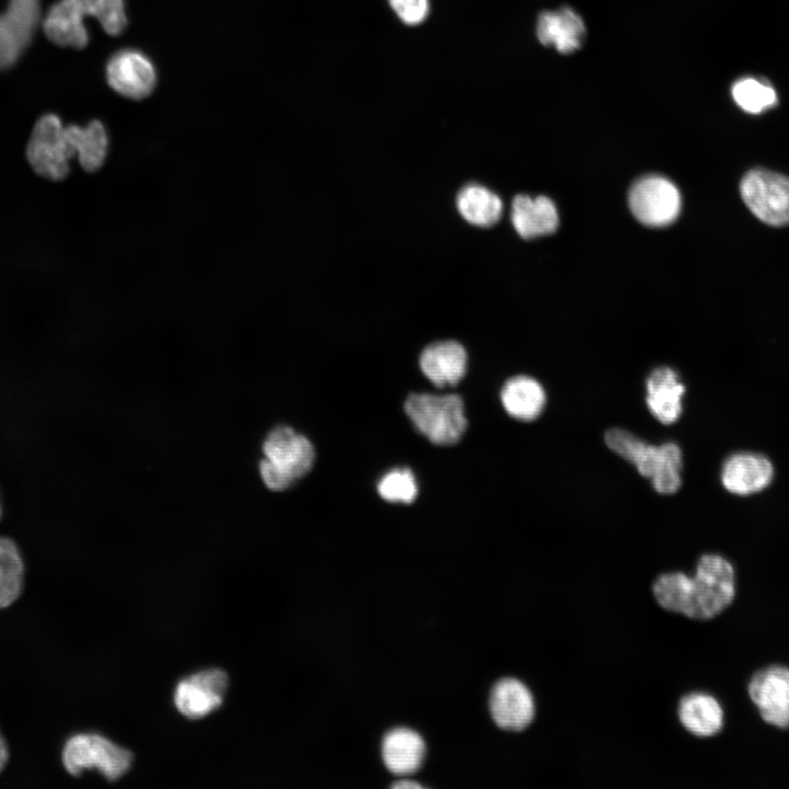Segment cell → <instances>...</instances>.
I'll return each mask as SVG.
<instances>
[{
    "instance_id": "cell-25",
    "label": "cell",
    "mask_w": 789,
    "mask_h": 789,
    "mask_svg": "<svg viewBox=\"0 0 789 789\" xmlns=\"http://www.w3.org/2000/svg\"><path fill=\"white\" fill-rule=\"evenodd\" d=\"M24 585V561L16 544L0 537V609L11 606Z\"/></svg>"
},
{
    "instance_id": "cell-8",
    "label": "cell",
    "mask_w": 789,
    "mask_h": 789,
    "mask_svg": "<svg viewBox=\"0 0 789 789\" xmlns=\"http://www.w3.org/2000/svg\"><path fill=\"white\" fill-rule=\"evenodd\" d=\"M740 192L745 205L765 224H789L788 176L763 169L751 170L743 176Z\"/></svg>"
},
{
    "instance_id": "cell-11",
    "label": "cell",
    "mask_w": 789,
    "mask_h": 789,
    "mask_svg": "<svg viewBox=\"0 0 789 789\" xmlns=\"http://www.w3.org/2000/svg\"><path fill=\"white\" fill-rule=\"evenodd\" d=\"M108 85L130 100L147 98L157 83V70L151 59L137 49H122L112 55L105 66Z\"/></svg>"
},
{
    "instance_id": "cell-16",
    "label": "cell",
    "mask_w": 789,
    "mask_h": 789,
    "mask_svg": "<svg viewBox=\"0 0 789 789\" xmlns=\"http://www.w3.org/2000/svg\"><path fill=\"white\" fill-rule=\"evenodd\" d=\"M645 402L651 414L663 424L678 420L683 411L685 386L667 366L653 369L645 381Z\"/></svg>"
},
{
    "instance_id": "cell-26",
    "label": "cell",
    "mask_w": 789,
    "mask_h": 789,
    "mask_svg": "<svg viewBox=\"0 0 789 789\" xmlns=\"http://www.w3.org/2000/svg\"><path fill=\"white\" fill-rule=\"evenodd\" d=\"M377 491L385 501L408 504L415 500L419 489L410 469L396 468L381 477Z\"/></svg>"
},
{
    "instance_id": "cell-10",
    "label": "cell",
    "mask_w": 789,
    "mask_h": 789,
    "mask_svg": "<svg viewBox=\"0 0 789 789\" xmlns=\"http://www.w3.org/2000/svg\"><path fill=\"white\" fill-rule=\"evenodd\" d=\"M41 0H7L0 12V71L13 67L42 21Z\"/></svg>"
},
{
    "instance_id": "cell-15",
    "label": "cell",
    "mask_w": 789,
    "mask_h": 789,
    "mask_svg": "<svg viewBox=\"0 0 789 789\" xmlns=\"http://www.w3.org/2000/svg\"><path fill=\"white\" fill-rule=\"evenodd\" d=\"M773 478V464L767 457L756 453L733 454L721 468V483L724 489L741 496L763 491Z\"/></svg>"
},
{
    "instance_id": "cell-6",
    "label": "cell",
    "mask_w": 789,
    "mask_h": 789,
    "mask_svg": "<svg viewBox=\"0 0 789 789\" xmlns=\"http://www.w3.org/2000/svg\"><path fill=\"white\" fill-rule=\"evenodd\" d=\"M65 769L72 776L96 769L107 780L115 781L132 767L133 754L95 733H78L70 736L61 751Z\"/></svg>"
},
{
    "instance_id": "cell-28",
    "label": "cell",
    "mask_w": 789,
    "mask_h": 789,
    "mask_svg": "<svg viewBox=\"0 0 789 789\" xmlns=\"http://www.w3.org/2000/svg\"><path fill=\"white\" fill-rule=\"evenodd\" d=\"M398 18L407 25H419L428 15V0H388Z\"/></svg>"
},
{
    "instance_id": "cell-13",
    "label": "cell",
    "mask_w": 789,
    "mask_h": 789,
    "mask_svg": "<svg viewBox=\"0 0 789 789\" xmlns=\"http://www.w3.org/2000/svg\"><path fill=\"white\" fill-rule=\"evenodd\" d=\"M494 723L506 731H523L533 722L535 700L528 687L516 678H502L494 684L489 698Z\"/></svg>"
},
{
    "instance_id": "cell-23",
    "label": "cell",
    "mask_w": 789,
    "mask_h": 789,
    "mask_svg": "<svg viewBox=\"0 0 789 789\" xmlns=\"http://www.w3.org/2000/svg\"><path fill=\"white\" fill-rule=\"evenodd\" d=\"M682 725L696 736H712L720 731L723 711L717 699L702 693L684 696L677 708Z\"/></svg>"
},
{
    "instance_id": "cell-2",
    "label": "cell",
    "mask_w": 789,
    "mask_h": 789,
    "mask_svg": "<svg viewBox=\"0 0 789 789\" xmlns=\"http://www.w3.org/2000/svg\"><path fill=\"white\" fill-rule=\"evenodd\" d=\"M85 16H92L110 35L127 25L124 0H58L42 19L46 37L61 47L81 49L89 43Z\"/></svg>"
},
{
    "instance_id": "cell-22",
    "label": "cell",
    "mask_w": 789,
    "mask_h": 789,
    "mask_svg": "<svg viewBox=\"0 0 789 789\" xmlns=\"http://www.w3.org/2000/svg\"><path fill=\"white\" fill-rule=\"evenodd\" d=\"M501 402L506 413L515 420L529 422L544 411L546 392L533 377L518 375L507 379L501 389Z\"/></svg>"
},
{
    "instance_id": "cell-31",
    "label": "cell",
    "mask_w": 789,
    "mask_h": 789,
    "mask_svg": "<svg viewBox=\"0 0 789 789\" xmlns=\"http://www.w3.org/2000/svg\"><path fill=\"white\" fill-rule=\"evenodd\" d=\"M0 517H1V504H0Z\"/></svg>"
},
{
    "instance_id": "cell-14",
    "label": "cell",
    "mask_w": 789,
    "mask_h": 789,
    "mask_svg": "<svg viewBox=\"0 0 789 789\" xmlns=\"http://www.w3.org/2000/svg\"><path fill=\"white\" fill-rule=\"evenodd\" d=\"M748 694L762 718L777 728H789V670L769 666L757 672Z\"/></svg>"
},
{
    "instance_id": "cell-19",
    "label": "cell",
    "mask_w": 789,
    "mask_h": 789,
    "mask_svg": "<svg viewBox=\"0 0 789 789\" xmlns=\"http://www.w3.org/2000/svg\"><path fill=\"white\" fill-rule=\"evenodd\" d=\"M420 367L425 377L435 386H454L466 374V350L456 341L432 343L421 353Z\"/></svg>"
},
{
    "instance_id": "cell-24",
    "label": "cell",
    "mask_w": 789,
    "mask_h": 789,
    "mask_svg": "<svg viewBox=\"0 0 789 789\" xmlns=\"http://www.w3.org/2000/svg\"><path fill=\"white\" fill-rule=\"evenodd\" d=\"M457 208L465 220L478 227H491L499 221L503 204L501 198L483 185H465L456 199Z\"/></svg>"
},
{
    "instance_id": "cell-7",
    "label": "cell",
    "mask_w": 789,
    "mask_h": 789,
    "mask_svg": "<svg viewBox=\"0 0 789 789\" xmlns=\"http://www.w3.org/2000/svg\"><path fill=\"white\" fill-rule=\"evenodd\" d=\"M26 158L33 170L44 178L61 181L68 176L73 155L57 114L46 113L36 121L26 146Z\"/></svg>"
},
{
    "instance_id": "cell-21",
    "label": "cell",
    "mask_w": 789,
    "mask_h": 789,
    "mask_svg": "<svg viewBox=\"0 0 789 789\" xmlns=\"http://www.w3.org/2000/svg\"><path fill=\"white\" fill-rule=\"evenodd\" d=\"M66 135L80 167L88 173L103 168L108 156L110 136L105 125L92 119L84 126H66Z\"/></svg>"
},
{
    "instance_id": "cell-18",
    "label": "cell",
    "mask_w": 789,
    "mask_h": 789,
    "mask_svg": "<svg viewBox=\"0 0 789 789\" xmlns=\"http://www.w3.org/2000/svg\"><path fill=\"white\" fill-rule=\"evenodd\" d=\"M511 218L515 231L524 239L550 235L559 226L558 209L544 195H516L512 202Z\"/></svg>"
},
{
    "instance_id": "cell-30",
    "label": "cell",
    "mask_w": 789,
    "mask_h": 789,
    "mask_svg": "<svg viewBox=\"0 0 789 789\" xmlns=\"http://www.w3.org/2000/svg\"><path fill=\"white\" fill-rule=\"evenodd\" d=\"M392 788H423V786L419 782L410 781V780H400L398 782H395L392 785Z\"/></svg>"
},
{
    "instance_id": "cell-12",
    "label": "cell",
    "mask_w": 789,
    "mask_h": 789,
    "mask_svg": "<svg viewBox=\"0 0 789 789\" xmlns=\"http://www.w3.org/2000/svg\"><path fill=\"white\" fill-rule=\"evenodd\" d=\"M228 675L219 668L201 671L182 679L174 693L176 709L188 719L206 717L224 702Z\"/></svg>"
},
{
    "instance_id": "cell-20",
    "label": "cell",
    "mask_w": 789,
    "mask_h": 789,
    "mask_svg": "<svg viewBox=\"0 0 789 789\" xmlns=\"http://www.w3.org/2000/svg\"><path fill=\"white\" fill-rule=\"evenodd\" d=\"M424 756V741L413 730L393 729L382 739L381 757L387 769L395 775L405 776L418 771Z\"/></svg>"
},
{
    "instance_id": "cell-27",
    "label": "cell",
    "mask_w": 789,
    "mask_h": 789,
    "mask_svg": "<svg viewBox=\"0 0 789 789\" xmlns=\"http://www.w3.org/2000/svg\"><path fill=\"white\" fill-rule=\"evenodd\" d=\"M732 95L739 106L750 113H761L776 103L775 91L755 79L737 81Z\"/></svg>"
},
{
    "instance_id": "cell-9",
    "label": "cell",
    "mask_w": 789,
    "mask_h": 789,
    "mask_svg": "<svg viewBox=\"0 0 789 789\" xmlns=\"http://www.w3.org/2000/svg\"><path fill=\"white\" fill-rule=\"evenodd\" d=\"M628 204L634 218L648 227H665L678 217L682 197L676 185L661 175H647L633 183Z\"/></svg>"
},
{
    "instance_id": "cell-29",
    "label": "cell",
    "mask_w": 789,
    "mask_h": 789,
    "mask_svg": "<svg viewBox=\"0 0 789 789\" xmlns=\"http://www.w3.org/2000/svg\"><path fill=\"white\" fill-rule=\"evenodd\" d=\"M9 759V748L5 739L0 731V773L4 769Z\"/></svg>"
},
{
    "instance_id": "cell-17",
    "label": "cell",
    "mask_w": 789,
    "mask_h": 789,
    "mask_svg": "<svg viewBox=\"0 0 789 789\" xmlns=\"http://www.w3.org/2000/svg\"><path fill=\"white\" fill-rule=\"evenodd\" d=\"M536 34L545 46L561 54L578 50L585 38L586 28L582 18L571 8L542 12L536 23Z\"/></svg>"
},
{
    "instance_id": "cell-3",
    "label": "cell",
    "mask_w": 789,
    "mask_h": 789,
    "mask_svg": "<svg viewBox=\"0 0 789 789\" xmlns=\"http://www.w3.org/2000/svg\"><path fill=\"white\" fill-rule=\"evenodd\" d=\"M606 445L622 459L650 479L661 494L675 493L682 485L683 455L673 442L651 445L622 428H610L605 434Z\"/></svg>"
},
{
    "instance_id": "cell-4",
    "label": "cell",
    "mask_w": 789,
    "mask_h": 789,
    "mask_svg": "<svg viewBox=\"0 0 789 789\" xmlns=\"http://www.w3.org/2000/svg\"><path fill=\"white\" fill-rule=\"evenodd\" d=\"M259 464L260 477L272 491H284L306 476L315 462L310 441L289 426H277L268 432Z\"/></svg>"
},
{
    "instance_id": "cell-5",
    "label": "cell",
    "mask_w": 789,
    "mask_h": 789,
    "mask_svg": "<svg viewBox=\"0 0 789 789\" xmlns=\"http://www.w3.org/2000/svg\"><path fill=\"white\" fill-rule=\"evenodd\" d=\"M404 410L415 428L436 445L456 444L467 428L458 395L411 393Z\"/></svg>"
},
{
    "instance_id": "cell-1",
    "label": "cell",
    "mask_w": 789,
    "mask_h": 789,
    "mask_svg": "<svg viewBox=\"0 0 789 789\" xmlns=\"http://www.w3.org/2000/svg\"><path fill=\"white\" fill-rule=\"evenodd\" d=\"M658 604L667 611L706 620L727 608L735 595L732 564L719 554H704L689 578L683 572L658 576L652 585Z\"/></svg>"
}]
</instances>
